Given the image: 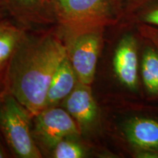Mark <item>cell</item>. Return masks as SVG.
I'll use <instances>...</instances> for the list:
<instances>
[{
  "instance_id": "7c38bea8",
  "label": "cell",
  "mask_w": 158,
  "mask_h": 158,
  "mask_svg": "<svg viewBox=\"0 0 158 158\" xmlns=\"http://www.w3.org/2000/svg\"><path fill=\"white\" fill-rule=\"evenodd\" d=\"M125 21L158 27V0H151L144 4Z\"/></svg>"
},
{
  "instance_id": "e0dca14e",
  "label": "cell",
  "mask_w": 158,
  "mask_h": 158,
  "mask_svg": "<svg viewBox=\"0 0 158 158\" xmlns=\"http://www.w3.org/2000/svg\"><path fill=\"white\" fill-rule=\"evenodd\" d=\"M2 157H5V152H4L2 147L1 145H0V158H2Z\"/></svg>"
},
{
  "instance_id": "52a82bcc",
  "label": "cell",
  "mask_w": 158,
  "mask_h": 158,
  "mask_svg": "<svg viewBox=\"0 0 158 158\" xmlns=\"http://www.w3.org/2000/svg\"><path fill=\"white\" fill-rule=\"evenodd\" d=\"M126 140L140 157L158 158V119L152 116H135L124 122Z\"/></svg>"
},
{
  "instance_id": "8fae6325",
  "label": "cell",
  "mask_w": 158,
  "mask_h": 158,
  "mask_svg": "<svg viewBox=\"0 0 158 158\" xmlns=\"http://www.w3.org/2000/svg\"><path fill=\"white\" fill-rule=\"evenodd\" d=\"M77 76L70 61L66 57L53 76L46 99V108L54 106L65 99L76 86Z\"/></svg>"
},
{
  "instance_id": "d6986e66",
  "label": "cell",
  "mask_w": 158,
  "mask_h": 158,
  "mask_svg": "<svg viewBox=\"0 0 158 158\" xmlns=\"http://www.w3.org/2000/svg\"><path fill=\"white\" fill-rule=\"evenodd\" d=\"M0 16H1V15H0Z\"/></svg>"
},
{
  "instance_id": "3957f363",
  "label": "cell",
  "mask_w": 158,
  "mask_h": 158,
  "mask_svg": "<svg viewBox=\"0 0 158 158\" xmlns=\"http://www.w3.org/2000/svg\"><path fill=\"white\" fill-rule=\"evenodd\" d=\"M29 112L13 96H7L0 106V129L19 157H40L31 136Z\"/></svg>"
},
{
  "instance_id": "ac0fdd59",
  "label": "cell",
  "mask_w": 158,
  "mask_h": 158,
  "mask_svg": "<svg viewBox=\"0 0 158 158\" xmlns=\"http://www.w3.org/2000/svg\"><path fill=\"white\" fill-rule=\"evenodd\" d=\"M5 24H6V23H5L0 22V30H1V29L3 28V27H4V26H5Z\"/></svg>"
},
{
  "instance_id": "ba28073f",
  "label": "cell",
  "mask_w": 158,
  "mask_h": 158,
  "mask_svg": "<svg viewBox=\"0 0 158 158\" xmlns=\"http://www.w3.org/2000/svg\"><path fill=\"white\" fill-rule=\"evenodd\" d=\"M64 106L82 129L89 128L97 121L98 108L90 85L77 82L72 92L65 98Z\"/></svg>"
},
{
  "instance_id": "5b68a950",
  "label": "cell",
  "mask_w": 158,
  "mask_h": 158,
  "mask_svg": "<svg viewBox=\"0 0 158 158\" xmlns=\"http://www.w3.org/2000/svg\"><path fill=\"white\" fill-rule=\"evenodd\" d=\"M104 30L97 29L73 37L70 62L82 84L91 85L93 82Z\"/></svg>"
},
{
  "instance_id": "4fadbf2b",
  "label": "cell",
  "mask_w": 158,
  "mask_h": 158,
  "mask_svg": "<svg viewBox=\"0 0 158 158\" xmlns=\"http://www.w3.org/2000/svg\"><path fill=\"white\" fill-rule=\"evenodd\" d=\"M53 149V155L55 158H81L85 156L82 147L70 140H62Z\"/></svg>"
},
{
  "instance_id": "30bf717a",
  "label": "cell",
  "mask_w": 158,
  "mask_h": 158,
  "mask_svg": "<svg viewBox=\"0 0 158 158\" xmlns=\"http://www.w3.org/2000/svg\"><path fill=\"white\" fill-rule=\"evenodd\" d=\"M15 17L27 21H43L54 19L51 0H0Z\"/></svg>"
},
{
  "instance_id": "277c9868",
  "label": "cell",
  "mask_w": 158,
  "mask_h": 158,
  "mask_svg": "<svg viewBox=\"0 0 158 158\" xmlns=\"http://www.w3.org/2000/svg\"><path fill=\"white\" fill-rule=\"evenodd\" d=\"M141 35L135 24V30L124 33L118 41L113 56V70L116 78L124 88L137 92L139 85V44Z\"/></svg>"
},
{
  "instance_id": "9c48e42d",
  "label": "cell",
  "mask_w": 158,
  "mask_h": 158,
  "mask_svg": "<svg viewBox=\"0 0 158 158\" xmlns=\"http://www.w3.org/2000/svg\"><path fill=\"white\" fill-rule=\"evenodd\" d=\"M142 43L143 45L140 57V78L146 96L150 100H158V49L143 36Z\"/></svg>"
},
{
  "instance_id": "6da1fadb",
  "label": "cell",
  "mask_w": 158,
  "mask_h": 158,
  "mask_svg": "<svg viewBox=\"0 0 158 158\" xmlns=\"http://www.w3.org/2000/svg\"><path fill=\"white\" fill-rule=\"evenodd\" d=\"M66 57L65 47L50 35L26 49L13 61L10 79L11 92L30 114L37 115L46 108L53 76Z\"/></svg>"
},
{
  "instance_id": "2e32d148",
  "label": "cell",
  "mask_w": 158,
  "mask_h": 158,
  "mask_svg": "<svg viewBox=\"0 0 158 158\" xmlns=\"http://www.w3.org/2000/svg\"><path fill=\"white\" fill-rule=\"evenodd\" d=\"M140 34L151 41L158 49V27L143 23H135Z\"/></svg>"
},
{
  "instance_id": "5bb4252c",
  "label": "cell",
  "mask_w": 158,
  "mask_h": 158,
  "mask_svg": "<svg viewBox=\"0 0 158 158\" xmlns=\"http://www.w3.org/2000/svg\"><path fill=\"white\" fill-rule=\"evenodd\" d=\"M18 31L5 24L0 30V62L9 57L14 48Z\"/></svg>"
},
{
  "instance_id": "7a4b0ae2",
  "label": "cell",
  "mask_w": 158,
  "mask_h": 158,
  "mask_svg": "<svg viewBox=\"0 0 158 158\" xmlns=\"http://www.w3.org/2000/svg\"><path fill=\"white\" fill-rule=\"evenodd\" d=\"M60 28L70 36L106 29L122 20L118 0H51Z\"/></svg>"
},
{
  "instance_id": "9a60e30c",
  "label": "cell",
  "mask_w": 158,
  "mask_h": 158,
  "mask_svg": "<svg viewBox=\"0 0 158 158\" xmlns=\"http://www.w3.org/2000/svg\"><path fill=\"white\" fill-rule=\"evenodd\" d=\"M118 1L122 10V20H125L136 10L151 0H118Z\"/></svg>"
},
{
  "instance_id": "8992f818",
  "label": "cell",
  "mask_w": 158,
  "mask_h": 158,
  "mask_svg": "<svg viewBox=\"0 0 158 158\" xmlns=\"http://www.w3.org/2000/svg\"><path fill=\"white\" fill-rule=\"evenodd\" d=\"M36 116L35 135L45 147L54 149L65 138L78 134L76 122L62 108H45Z\"/></svg>"
}]
</instances>
